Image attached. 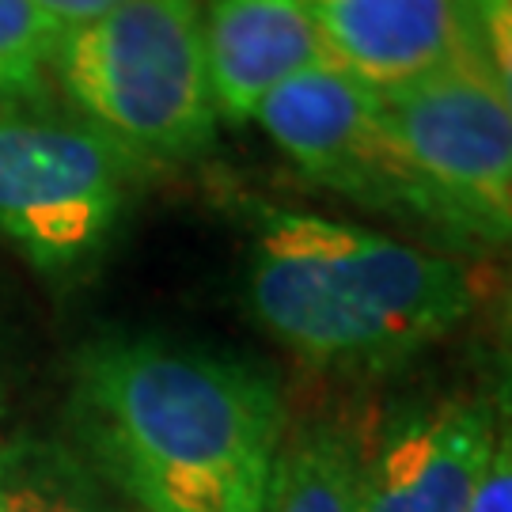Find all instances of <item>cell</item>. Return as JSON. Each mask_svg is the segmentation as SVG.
I'll list each match as a JSON object with an SVG mask.
<instances>
[{
	"label": "cell",
	"mask_w": 512,
	"mask_h": 512,
	"mask_svg": "<svg viewBox=\"0 0 512 512\" xmlns=\"http://www.w3.org/2000/svg\"><path fill=\"white\" fill-rule=\"evenodd\" d=\"M76 414L95 467L141 512H224L270 467L285 425L274 376L160 334H114L76 357Z\"/></svg>",
	"instance_id": "6da1fadb"
},
{
	"label": "cell",
	"mask_w": 512,
	"mask_h": 512,
	"mask_svg": "<svg viewBox=\"0 0 512 512\" xmlns=\"http://www.w3.org/2000/svg\"><path fill=\"white\" fill-rule=\"evenodd\" d=\"M247 308L311 368L384 372L448 338L475 311L478 281L456 258L361 224L258 205Z\"/></svg>",
	"instance_id": "7a4b0ae2"
},
{
	"label": "cell",
	"mask_w": 512,
	"mask_h": 512,
	"mask_svg": "<svg viewBox=\"0 0 512 512\" xmlns=\"http://www.w3.org/2000/svg\"><path fill=\"white\" fill-rule=\"evenodd\" d=\"M57 95L148 171L205 156L217 103L202 42V0H126L61 35Z\"/></svg>",
	"instance_id": "3957f363"
},
{
	"label": "cell",
	"mask_w": 512,
	"mask_h": 512,
	"mask_svg": "<svg viewBox=\"0 0 512 512\" xmlns=\"http://www.w3.org/2000/svg\"><path fill=\"white\" fill-rule=\"evenodd\" d=\"M145 175L61 95L0 103V243L50 281L107 255Z\"/></svg>",
	"instance_id": "277c9868"
},
{
	"label": "cell",
	"mask_w": 512,
	"mask_h": 512,
	"mask_svg": "<svg viewBox=\"0 0 512 512\" xmlns=\"http://www.w3.org/2000/svg\"><path fill=\"white\" fill-rule=\"evenodd\" d=\"M387 129L437 205L444 247L482 255L512 247V114L486 46L425 80L376 92Z\"/></svg>",
	"instance_id": "5b68a950"
},
{
	"label": "cell",
	"mask_w": 512,
	"mask_h": 512,
	"mask_svg": "<svg viewBox=\"0 0 512 512\" xmlns=\"http://www.w3.org/2000/svg\"><path fill=\"white\" fill-rule=\"evenodd\" d=\"M255 122L311 183L391 213L444 243L437 205L387 129L380 95L334 65H315L262 99Z\"/></svg>",
	"instance_id": "8992f818"
},
{
	"label": "cell",
	"mask_w": 512,
	"mask_h": 512,
	"mask_svg": "<svg viewBox=\"0 0 512 512\" xmlns=\"http://www.w3.org/2000/svg\"><path fill=\"white\" fill-rule=\"evenodd\" d=\"M494 440L497 418L471 399L391 418L372 433L365 512H471Z\"/></svg>",
	"instance_id": "52a82bcc"
},
{
	"label": "cell",
	"mask_w": 512,
	"mask_h": 512,
	"mask_svg": "<svg viewBox=\"0 0 512 512\" xmlns=\"http://www.w3.org/2000/svg\"><path fill=\"white\" fill-rule=\"evenodd\" d=\"M323 54L372 92L425 80L486 46L475 0H308Z\"/></svg>",
	"instance_id": "ba28073f"
},
{
	"label": "cell",
	"mask_w": 512,
	"mask_h": 512,
	"mask_svg": "<svg viewBox=\"0 0 512 512\" xmlns=\"http://www.w3.org/2000/svg\"><path fill=\"white\" fill-rule=\"evenodd\" d=\"M202 42L213 103L232 126L285 80L327 65L308 0H202Z\"/></svg>",
	"instance_id": "9c48e42d"
},
{
	"label": "cell",
	"mask_w": 512,
	"mask_h": 512,
	"mask_svg": "<svg viewBox=\"0 0 512 512\" xmlns=\"http://www.w3.org/2000/svg\"><path fill=\"white\" fill-rule=\"evenodd\" d=\"M376 425L353 410L285 418L262 512H365V467Z\"/></svg>",
	"instance_id": "30bf717a"
},
{
	"label": "cell",
	"mask_w": 512,
	"mask_h": 512,
	"mask_svg": "<svg viewBox=\"0 0 512 512\" xmlns=\"http://www.w3.org/2000/svg\"><path fill=\"white\" fill-rule=\"evenodd\" d=\"M0 512H122L107 475L54 437L0 440Z\"/></svg>",
	"instance_id": "8fae6325"
},
{
	"label": "cell",
	"mask_w": 512,
	"mask_h": 512,
	"mask_svg": "<svg viewBox=\"0 0 512 512\" xmlns=\"http://www.w3.org/2000/svg\"><path fill=\"white\" fill-rule=\"evenodd\" d=\"M57 46L61 31L35 0H0V103L57 95Z\"/></svg>",
	"instance_id": "7c38bea8"
},
{
	"label": "cell",
	"mask_w": 512,
	"mask_h": 512,
	"mask_svg": "<svg viewBox=\"0 0 512 512\" xmlns=\"http://www.w3.org/2000/svg\"><path fill=\"white\" fill-rule=\"evenodd\" d=\"M475 4L497 88H501V99L512 114V0H475Z\"/></svg>",
	"instance_id": "4fadbf2b"
},
{
	"label": "cell",
	"mask_w": 512,
	"mask_h": 512,
	"mask_svg": "<svg viewBox=\"0 0 512 512\" xmlns=\"http://www.w3.org/2000/svg\"><path fill=\"white\" fill-rule=\"evenodd\" d=\"M471 512H512V418L497 433L486 471L478 478Z\"/></svg>",
	"instance_id": "5bb4252c"
},
{
	"label": "cell",
	"mask_w": 512,
	"mask_h": 512,
	"mask_svg": "<svg viewBox=\"0 0 512 512\" xmlns=\"http://www.w3.org/2000/svg\"><path fill=\"white\" fill-rule=\"evenodd\" d=\"M35 4L50 16V23H54L57 31L65 35V31H76V27H84V23L114 12L126 0H35Z\"/></svg>",
	"instance_id": "9a60e30c"
},
{
	"label": "cell",
	"mask_w": 512,
	"mask_h": 512,
	"mask_svg": "<svg viewBox=\"0 0 512 512\" xmlns=\"http://www.w3.org/2000/svg\"><path fill=\"white\" fill-rule=\"evenodd\" d=\"M266 475L270 467H258L251 475L239 482L232 497H228V509L224 512H262V497H266Z\"/></svg>",
	"instance_id": "2e32d148"
},
{
	"label": "cell",
	"mask_w": 512,
	"mask_h": 512,
	"mask_svg": "<svg viewBox=\"0 0 512 512\" xmlns=\"http://www.w3.org/2000/svg\"><path fill=\"white\" fill-rule=\"evenodd\" d=\"M8 395H12V368H8V353L0 346V414L8 406Z\"/></svg>",
	"instance_id": "e0dca14e"
},
{
	"label": "cell",
	"mask_w": 512,
	"mask_h": 512,
	"mask_svg": "<svg viewBox=\"0 0 512 512\" xmlns=\"http://www.w3.org/2000/svg\"><path fill=\"white\" fill-rule=\"evenodd\" d=\"M501 327H505V338L512 342V285H509V293H505V315H501Z\"/></svg>",
	"instance_id": "ac0fdd59"
}]
</instances>
